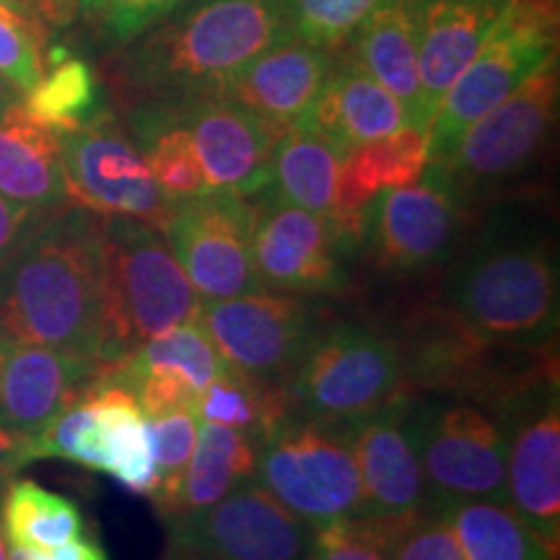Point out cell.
<instances>
[{"mask_svg":"<svg viewBox=\"0 0 560 560\" xmlns=\"http://www.w3.org/2000/svg\"><path fill=\"white\" fill-rule=\"evenodd\" d=\"M0 335L100 369L102 276L96 215L66 208L42 219L0 268Z\"/></svg>","mask_w":560,"mask_h":560,"instance_id":"cell-1","label":"cell"},{"mask_svg":"<svg viewBox=\"0 0 560 560\" xmlns=\"http://www.w3.org/2000/svg\"><path fill=\"white\" fill-rule=\"evenodd\" d=\"M293 34L291 0H192L138 34L122 79L140 107L215 96L236 70Z\"/></svg>","mask_w":560,"mask_h":560,"instance_id":"cell-2","label":"cell"},{"mask_svg":"<svg viewBox=\"0 0 560 560\" xmlns=\"http://www.w3.org/2000/svg\"><path fill=\"white\" fill-rule=\"evenodd\" d=\"M444 310L490 346H556L560 325L558 247L548 234L486 231L444 283Z\"/></svg>","mask_w":560,"mask_h":560,"instance_id":"cell-3","label":"cell"},{"mask_svg":"<svg viewBox=\"0 0 560 560\" xmlns=\"http://www.w3.org/2000/svg\"><path fill=\"white\" fill-rule=\"evenodd\" d=\"M102 276V346L94 382L159 335L198 319L200 296L164 231L132 219L96 215Z\"/></svg>","mask_w":560,"mask_h":560,"instance_id":"cell-4","label":"cell"},{"mask_svg":"<svg viewBox=\"0 0 560 560\" xmlns=\"http://www.w3.org/2000/svg\"><path fill=\"white\" fill-rule=\"evenodd\" d=\"M285 387L293 416L355 423L408 392L400 342L361 322L319 327Z\"/></svg>","mask_w":560,"mask_h":560,"instance_id":"cell-5","label":"cell"},{"mask_svg":"<svg viewBox=\"0 0 560 560\" xmlns=\"http://www.w3.org/2000/svg\"><path fill=\"white\" fill-rule=\"evenodd\" d=\"M558 50V0H509L475 58L441 96L429 128L431 164L454 149L478 117L506 100Z\"/></svg>","mask_w":560,"mask_h":560,"instance_id":"cell-6","label":"cell"},{"mask_svg":"<svg viewBox=\"0 0 560 560\" xmlns=\"http://www.w3.org/2000/svg\"><path fill=\"white\" fill-rule=\"evenodd\" d=\"M255 480L312 529L363 516L350 423L291 416L257 444Z\"/></svg>","mask_w":560,"mask_h":560,"instance_id":"cell-7","label":"cell"},{"mask_svg":"<svg viewBox=\"0 0 560 560\" xmlns=\"http://www.w3.org/2000/svg\"><path fill=\"white\" fill-rule=\"evenodd\" d=\"M410 423L431 511L465 501H506V446L499 423L478 402L412 395Z\"/></svg>","mask_w":560,"mask_h":560,"instance_id":"cell-8","label":"cell"},{"mask_svg":"<svg viewBox=\"0 0 560 560\" xmlns=\"http://www.w3.org/2000/svg\"><path fill=\"white\" fill-rule=\"evenodd\" d=\"M506 446L509 503L552 552L560 548L558 361L511 387L488 408Z\"/></svg>","mask_w":560,"mask_h":560,"instance_id":"cell-9","label":"cell"},{"mask_svg":"<svg viewBox=\"0 0 560 560\" xmlns=\"http://www.w3.org/2000/svg\"><path fill=\"white\" fill-rule=\"evenodd\" d=\"M62 182L70 208L102 219H132L161 229L174 202L161 195L143 153L112 112H96L60 136Z\"/></svg>","mask_w":560,"mask_h":560,"instance_id":"cell-10","label":"cell"},{"mask_svg":"<svg viewBox=\"0 0 560 560\" xmlns=\"http://www.w3.org/2000/svg\"><path fill=\"white\" fill-rule=\"evenodd\" d=\"M558 117V66L550 60L506 100L462 132L454 149L433 161L459 198L467 190L499 185L527 170L548 143Z\"/></svg>","mask_w":560,"mask_h":560,"instance_id":"cell-11","label":"cell"},{"mask_svg":"<svg viewBox=\"0 0 560 560\" xmlns=\"http://www.w3.org/2000/svg\"><path fill=\"white\" fill-rule=\"evenodd\" d=\"M170 550L195 560H306L314 529L255 478L213 506L170 520Z\"/></svg>","mask_w":560,"mask_h":560,"instance_id":"cell-12","label":"cell"},{"mask_svg":"<svg viewBox=\"0 0 560 560\" xmlns=\"http://www.w3.org/2000/svg\"><path fill=\"white\" fill-rule=\"evenodd\" d=\"M198 325L223 363L270 382H289L301 353L322 327L317 304L272 289L202 301Z\"/></svg>","mask_w":560,"mask_h":560,"instance_id":"cell-13","label":"cell"},{"mask_svg":"<svg viewBox=\"0 0 560 560\" xmlns=\"http://www.w3.org/2000/svg\"><path fill=\"white\" fill-rule=\"evenodd\" d=\"M161 231L200 301H223L265 289L252 260L249 198L206 192L174 202Z\"/></svg>","mask_w":560,"mask_h":560,"instance_id":"cell-14","label":"cell"},{"mask_svg":"<svg viewBox=\"0 0 560 560\" xmlns=\"http://www.w3.org/2000/svg\"><path fill=\"white\" fill-rule=\"evenodd\" d=\"M252 206V260L265 289L293 296H332L346 285L340 244L327 219L280 200L270 187Z\"/></svg>","mask_w":560,"mask_h":560,"instance_id":"cell-15","label":"cell"},{"mask_svg":"<svg viewBox=\"0 0 560 560\" xmlns=\"http://www.w3.org/2000/svg\"><path fill=\"white\" fill-rule=\"evenodd\" d=\"M462 198L446 174L429 164L416 185L382 192L371 202L369 260L392 276L431 268L446 255L459 226Z\"/></svg>","mask_w":560,"mask_h":560,"instance_id":"cell-16","label":"cell"},{"mask_svg":"<svg viewBox=\"0 0 560 560\" xmlns=\"http://www.w3.org/2000/svg\"><path fill=\"white\" fill-rule=\"evenodd\" d=\"M170 109L190 132L210 192L252 198L272 182V153L283 125L252 115L240 104L206 96Z\"/></svg>","mask_w":560,"mask_h":560,"instance_id":"cell-17","label":"cell"},{"mask_svg":"<svg viewBox=\"0 0 560 560\" xmlns=\"http://www.w3.org/2000/svg\"><path fill=\"white\" fill-rule=\"evenodd\" d=\"M359 465L363 516H397L431 511L410 423V392L374 416L350 423Z\"/></svg>","mask_w":560,"mask_h":560,"instance_id":"cell-18","label":"cell"},{"mask_svg":"<svg viewBox=\"0 0 560 560\" xmlns=\"http://www.w3.org/2000/svg\"><path fill=\"white\" fill-rule=\"evenodd\" d=\"M94 369L75 355L0 335V425L32 436L79 400Z\"/></svg>","mask_w":560,"mask_h":560,"instance_id":"cell-19","label":"cell"},{"mask_svg":"<svg viewBox=\"0 0 560 560\" xmlns=\"http://www.w3.org/2000/svg\"><path fill=\"white\" fill-rule=\"evenodd\" d=\"M429 164V132L412 125L348 151L342 159L338 200L327 219L340 249L363 244L371 202L387 190L416 185Z\"/></svg>","mask_w":560,"mask_h":560,"instance_id":"cell-20","label":"cell"},{"mask_svg":"<svg viewBox=\"0 0 560 560\" xmlns=\"http://www.w3.org/2000/svg\"><path fill=\"white\" fill-rule=\"evenodd\" d=\"M332 62V50L291 34L236 70L215 96L289 128L310 112L330 75Z\"/></svg>","mask_w":560,"mask_h":560,"instance_id":"cell-21","label":"cell"},{"mask_svg":"<svg viewBox=\"0 0 560 560\" xmlns=\"http://www.w3.org/2000/svg\"><path fill=\"white\" fill-rule=\"evenodd\" d=\"M506 3L509 0H416L418 73L429 122L441 96L480 50Z\"/></svg>","mask_w":560,"mask_h":560,"instance_id":"cell-22","label":"cell"},{"mask_svg":"<svg viewBox=\"0 0 560 560\" xmlns=\"http://www.w3.org/2000/svg\"><path fill=\"white\" fill-rule=\"evenodd\" d=\"M301 122L346 153L410 125L402 104L350 52L342 60L335 58L325 86Z\"/></svg>","mask_w":560,"mask_h":560,"instance_id":"cell-23","label":"cell"},{"mask_svg":"<svg viewBox=\"0 0 560 560\" xmlns=\"http://www.w3.org/2000/svg\"><path fill=\"white\" fill-rule=\"evenodd\" d=\"M0 195L39 215L70 208L60 136L34 120L21 100L0 112Z\"/></svg>","mask_w":560,"mask_h":560,"instance_id":"cell-24","label":"cell"},{"mask_svg":"<svg viewBox=\"0 0 560 560\" xmlns=\"http://www.w3.org/2000/svg\"><path fill=\"white\" fill-rule=\"evenodd\" d=\"M350 39V55L402 104L412 128L429 132L418 73L416 0H380Z\"/></svg>","mask_w":560,"mask_h":560,"instance_id":"cell-25","label":"cell"},{"mask_svg":"<svg viewBox=\"0 0 560 560\" xmlns=\"http://www.w3.org/2000/svg\"><path fill=\"white\" fill-rule=\"evenodd\" d=\"M91 400L100 410V472L117 478L132 493H156L149 418L122 384L91 382Z\"/></svg>","mask_w":560,"mask_h":560,"instance_id":"cell-26","label":"cell"},{"mask_svg":"<svg viewBox=\"0 0 560 560\" xmlns=\"http://www.w3.org/2000/svg\"><path fill=\"white\" fill-rule=\"evenodd\" d=\"M346 151L310 125L293 122L280 136L272 153V192L312 213L330 219L338 200Z\"/></svg>","mask_w":560,"mask_h":560,"instance_id":"cell-27","label":"cell"},{"mask_svg":"<svg viewBox=\"0 0 560 560\" xmlns=\"http://www.w3.org/2000/svg\"><path fill=\"white\" fill-rule=\"evenodd\" d=\"M195 416L200 423L226 425L260 444L293 410L285 382L257 380L223 363L219 376L200 392Z\"/></svg>","mask_w":560,"mask_h":560,"instance_id":"cell-28","label":"cell"},{"mask_svg":"<svg viewBox=\"0 0 560 560\" xmlns=\"http://www.w3.org/2000/svg\"><path fill=\"white\" fill-rule=\"evenodd\" d=\"M255 441L240 431L226 429V425L200 423L185 482H182L172 514L164 522L195 514V511L219 503L223 495H229L244 480L255 478Z\"/></svg>","mask_w":560,"mask_h":560,"instance_id":"cell-29","label":"cell"},{"mask_svg":"<svg viewBox=\"0 0 560 560\" xmlns=\"http://www.w3.org/2000/svg\"><path fill=\"white\" fill-rule=\"evenodd\" d=\"M465 560H558L506 501H465L441 509Z\"/></svg>","mask_w":560,"mask_h":560,"instance_id":"cell-30","label":"cell"},{"mask_svg":"<svg viewBox=\"0 0 560 560\" xmlns=\"http://www.w3.org/2000/svg\"><path fill=\"white\" fill-rule=\"evenodd\" d=\"M130 136L166 200L182 202L210 192L190 132L170 109L138 107L130 117Z\"/></svg>","mask_w":560,"mask_h":560,"instance_id":"cell-31","label":"cell"},{"mask_svg":"<svg viewBox=\"0 0 560 560\" xmlns=\"http://www.w3.org/2000/svg\"><path fill=\"white\" fill-rule=\"evenodd\" d=\"M0 529L13 548L52 550L86 535L81 509L34 480H16L0 501Z\"/></svg>","mask_w":560,"mask_h":560,"instance_id":"cell-32","label":"cell"},{"mask_svg":"<svg viewBox=\"0 0 560 560\" xmlns=\"http://www.w3.org/2000/svg\"><path fill=\"white\" fill-rule=\"evenodd\" d=\"M221 369V353L195 319L145 342L128 361L100 380V384H122V387H128L138 376L159 371V374H172L187 382L200 395L219 376Z\"/></svg>","mask_w":560,"mask_h":560,"instance_id":"cell-33","label":"cell"},{"mask_svg":"<svg viewBox=\"0 0 560 560\" xmlns=\"http://www.w3.org/2000/svg\"><path fill=\"white\" fill-rule=\"evenodd\" d=\"M94 70L81 58H62L52 62V68H45L42 79L21 96V107L58 136L86 122L94 115Z\"/></svg>","mask_w":560,"mask_h":560,"instance_id":"cell-34","label":"cell"},{"mask_svg":"<svg viewBox=\"0 0 560 560\" xmlns=\"http://www.w3.org/2000/svg\"><path fill=\"white\" fill-rule=\"evenodd\" d=\"M200 420L192 410H170L149 418L153 465H156V493L151 495L161 516H170L185 482L195 441H198Z\"/></svg>","mask_w":560,"mask_h":560,"instance_id":"cell-35","label":"cell"},{"mask_svg":"<svg viewBox=\"0 0 560 560\" xmlns=\"http://www.w3.org/2000/svg\"><path fill=\"white\" fill-rule=\"evenodd\" d=\"M405 516H355L314 529L306 560H392L389 540Z\"/></svg>","mask_w":560,"mask_h":560,"instance_id":"cell-36","label":"cell"},{"mask_svg":"<svg viewBox=\"0 0 560 560\" xmlns=\"http://www.w3.org/2000/svg\"><path fill=\"white\" fill-rule=\"evenodd\" d=\"M47 32L45 24L0 3V75L21 96L45 73Z\"/></svg>","mask_w":560,"mask_h":560,"instance_id":"cell-37","label":"cell"},{"mask_svg":"<svg viewBox=\"0 0 560 560\" xmlns=\"http://www.w3.org/2000/svg\"><path fill=\"white\" fill-rule=\"evenodd\" d=\"M380 0H291L293 34L338 52Z\"/></svg>","mask_w":560,"mask_h":560,"instance_id":"cell-38","label":"cell"},{"mask_svg":"<svg viewBox=\"0 0 560 560\" xmlns=\"http://www.w3.org/2000/svg\"><path fill=\"white\" fill-rule=\"evenodd\" d=\"M187 0H79L83 19L102 37L130 42Z\"/></svg>","mask_w":560,"mask_h":560,"instance_id":"cell-39","label":"cell"},{"mask_svg":"<svg viewBox=\"0 0 560 560\" xmlns=\"http://www.w3.org/2000/svg\"><path fill=\"white\" fill-rule=\"evenodd\" d=\"M392 560H465L457 537L439 511L408 514L389 540Z\"/></svg>","mask_w":560,"mask_h":560,"instance_id":"cell-40","label":"cell"},{"mask_svg":"<svg viewBox=\"0 0 560 560\" xmlns=\"http://www.w3.org/2000/svg\"><path fill=\"white\" fill-rule=\"evenodd\" d=\"M42 219H47V215L34 213V210L0 195V268H3L5 260L21 247V242L32 234Z\"/></svg>","mask_w":560,"mask_h":560,"instance_id":"cell-41","label":"cell"},{"mask_svg":"<svg viewBox=\"0 0 560 560\" xmlns=\"http://www.w3.org/2000/svg\"><path fill=\"white\" fill-rule=\"evenodd\" d=\"M9 560H109V556L100 542L89 540V537L83 535L79 540L60 545V548L52 550L13 548V545H9Z\"/></svg>","mask_w":560,"mask_h":560,"instance_id":"cell-42","label":"cell"},{"mask_svg":"<svg viewBox=\"0 0 560 560\" xmlns=\"http://www.w3.org/2000/svg\"><path fill=\"white\" fill-rule=\"evenodd\" d=\"M24 433L0 425V482H5L13 472L21 470V450H24Z\"/></svg>","mask_w":560,"mask_h":560,"instance_id":"cell-43","label":"cell"},{"mask_svg":"<svg viewBox=\"0 0 560 560\" xmlns=\"http://www.w3.org/2000/svg\"><path fill=\"white\" fill-rule=\"evenodd\" d=\"M47 26H68L79 13V0H42Z\"/></svg>","mask_w":560,"mask_h":560,"instance_id":"cell-44","label":"cell"},{"mask_svg":"<svg viewBox=\"0 0 560 560\" xmlns=\"http://www.w3.org/2000/svg\"><path fill=\"white\" fill-rule=\"evenodd\" d=\"M3 5H11V9H16L24 13V16H30L34 21H39V24L47 26L45 21V13H42V0H0ZM50 30V26H47Z\"/></svg>","mask_w":560,"mask_h":560,"instance_id":"cell-45","label":"cell"},{"mask_svg":"<svg viewBox=\"0 0 560 560\" xmlns=\"http://www.w3.org/2000/svg\"><path fill=\"white\" fill-rule=\"evenodd\" d=\"M21 100V94L16 89L11 86L9 81L3 79V75H0V112H3L5 107H11L13 102H19Z\"/></svg>","mask_w":560,"mask_h":560,"instance_id":"cell-46","label":"cell"},{"mask_svg":"<svg viewBox=\"0 0 560 560\" xmlns=\"http://www.w3.org/2000/svg\"><path fill=\"white\" fill-rule=\"evenodd\" d=\"M0 560H9V548H5V537H3V529H0Z\"/></svg>","mask_w":560,"mask_h":560,"instance_id":"cell-47","label":"cell"},{"mask_svg":"<svg viewBox=\"0 0 560 560\" xmlns=\"http://www.w3.org/2000/svg\"><path fill=\"white\" fill-rule=\"evenodd\" d=\"M164 560H195V558H187V556H179V552H174V550H166Z\"/></svg>","mask_w":560,"mask_h":560,"instance_id":"cell-48","label":"cell"}]
</instances>
